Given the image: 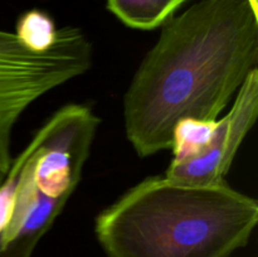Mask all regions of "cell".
<instances>
[{"label":"cell","mask_w":258,"mask_h":257,"mask_svg":"<svg viewBox=\"0 0 258 257\" xmlns=\"http://www.w3.org/2000/svg\"><path fill=\"white\" fill-rule=\"evenodd\" d=\"M217 120L206 121L185 118L176 123L173 131L170 148L173 150L174 159L190 158L203 150L213 134Z\"/></svg>","instance_id":"ba28073f"},{"label":"cell","mask_w":258,"mask_h":257,"mask_svg":"<svg viewBox=\"0 0 258 257\" xmlns=\"http://www.w3.org/2000/svg\"><path fill=\"white\" fill-rule=\"evenodd\" d=\"M163 25L123 102L141 158L170 149L181 120H217L258 62V14L247 0H201Z\"/></svg>","instance_id":"6da1fadb"},{"label":"cell","mask_w":258,"mask_h":257,"mask_svg":"<svg viewBox=\"0 0 258 257\" xmlns=\"http://www.w3.org/2000/svg\"><path fill=\"white\" fill-rule=\"evenodd\" d=\"M258 203L226 180L190 185L153 176L96 218L107 257H231L249 241Z\"/></svg>","instance_id":"7a4b0ae2"},{"label":"cell","mask_w":258,"mask_h":257,"mask_svg":"<svg viewBox=\"0 0 258 257\" xmlns=\"http://www.w3.org/2000/svg\"><path fill=\"white\" fill-rule=\"evenodd\" d=\"M2 190L10 202V217L0 232V257H32L70 198L44 193L28 163L9 169Z\"/></svg>","instance_id":"5b68a950"},{"label":"cell","mask_w":258,"mask_h":257,"mask_svg":"<svg viewBox=\"0 0 258 257\" xmlns=\"http://www.w3.org/2000/svg\"><path fill=\"white\" fill-rule=\"evenodd\" d=\"M4 179H5V176L0 175V184H2V183H3V180H4Z\"/></svg>","instance_id":"30bf717a"},{"label":"cell","mask_w":258,"mask_h":257,"mask_svg":"<svg viewBox=\"0 0 258 257\" xmlns=\"http://www.w3.org/2000/svg\"><path fill=\"white\" fill-rule=\"evenodd\" d=\"M185 0H107V8L123 24L150 30L163 25Z\"/></svg>","instance_id":"8992f818"},{"label":"cell","mask_w":258,"mask_h":257,"mask_svg":"<svg viewBox=\"0 0 258 257\" xmlns=\"http://www.w3.org/2000/svg\"><path fill=\"white\" fill-rule=\"evenodd\" d=\"M258 113V70L249 73L238 90L233 106L216 121L213 134L197 155L173 159L165 173L169 180L190 185H213L224 180L242 141Z\"/></svg>","instance_id":"277c9868"},{"label":"cell","mask_w":258,"mask_h":257,"mask_svg":"<svg viewBox=\"0 0 258 257\" xmlns=\"http://www.w3.org/2000/svg\"><path fill=\"white\" fill-rule=\"evenodd\" d=\"M92 65V45L82 30L58 29L54 44L32 52L15 33L0 29V174L12 165V134L20 116L45 93L85 75Z\"/></svg>","instance_id":"3957f363"},{"label":"cell","mask_w":258,"mask_h":257,"mask_svg":"<svg viewBox=\"0 0 258 257\" xmlns=\"http://www.w3.org/2000/svg\"><path fill=\"white\" fill-rule=\"evenodd\" d=\"M247 2H248L249 5H251L252 10H253L256 14H258V0H247Z\"/></svg>","instance_id":"9c48e42d"},{"label":"cell","mask_w":258,"mask_h":257,"mask_svg":"<svg viewBox=\"0 0 258 257\" xmlns=\"http://www.w3.org/2000/svg\"><path fill=\"white\" fill-rule=\"evenodd\" d=\"M15 35L27 49L39 53L54 44L58 29L49 15L40 10H29L18 20Z\"/></svg>","instance_id":"52a82bcc"}]
</instances>
